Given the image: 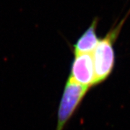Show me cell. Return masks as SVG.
<instances>
[{"mask_svg":"<svg viewBox=\"0 0 130 130\" xmlns=\"http://www.w3.org/2000/svg\"><path fill=\"white\" fill-rule=\"evenodd\" d=\"M129 15V12L119 23L114 24L104 37L100 38L97 46L92 53L95 76V85L104 82L113 70L116 58L114 43Z\"/></svg>","mask_w":130,"mask_h":130,"instance_id":"obj_1","label":"cell"},{"mask_svg":"<svg viewBox=\"0 0 130 130\" xmlns=\"http://www.w3.org/2000/svg\"><path fill=\"white\" fill-rule=\"evenodd\" d=\"M89 89L68 78L58 108L56 130L64 129L66 124L74 114Z\"/></svg>","mask_w":130,"mask_h":130,"instance_id":"obj_2","label":"cell"},{"mask_svg":"<svg viewBox=\"0 0 130 130\" xmlns=\"http://www.w3.org/2000/svg\"><path fill=\"white\" fill-rule=\"evenodd\" d=\"M69 78L90 88L95 86V69L92 54H75L72 62Z\"/></svg>","mask_w":130,"mask_h":130,"instance_id":"obj_3","label":"cell"},{"mask_svg":"<svg viewBox=\"0 0 130 130\" xmlns=\"http://www.w3.org/2000/svg\"><path fill=\"white\" fill-rule=\"evenodd\" d=\"M98 19H94L90 25L78 38L73 45L74 54H92L97 46L100 38L97 35Z\"/></svg>","mask_w":130,"mask_h":130,"instance_id":"obj_4","label":"cell"}]
</instances>
